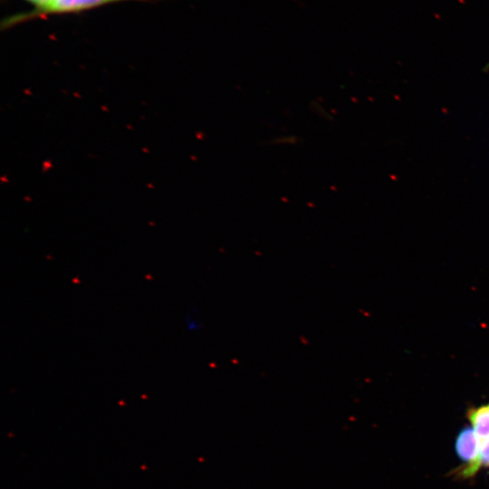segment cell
Instances as JSON below:
<instances>
[{
    "label": "cell",
    "mask_w": 489,
    "mask_h": 489,
    "mask_svg": "<svg viewBox=\"0 0 489 489\" xmlns=\"http://www.w3.org/2000/svg\"><path fill=\"white\" fill-rule=\"evenodd\" d=\"M153 2L156 0H49L41 8L29 12L18 13L5 18L1 23L2 29H7L19 24L49 15L78 14L103 5L125 2Z\"/></svg>",
    "instance_id": "1"
},
{
    "label": "cell",
    "mask_w": 489,
    "mask_h": 489,
    "mask_svg": "<svg viewBox=\"0 0 489 489\" xmlns=\"http://www.w3.org/2000/svg\"><path fill=\"white\" fill-rule=\"evenodd\" d=\"M482 442L472 427L461 429L455 441L457 457L464 463L457 475L462 478L474 476L479 471L478 460Z\"/></svg>",
    "instance_id": "2"
},
{
    "label": "cell",
    "mask_w": 489,
    "mask_h": 489,
    "mask_svg": "<svg viewBox=\"0 0 489 489\" xmlns=\"http://www.w3.org/2000/svg\"><path fill=\"white\" fill-rule=\"evenodd\" d=\"M466 417L483 443L489 437V402L477 408H469Z\"/></svg>",
    "instance_id": "3"
},
{
    "label": "cell",
    "mask_w": 489,
    "mask_h": 489,
    "mask_svg": "<svg viewBox=\"0 0 489 489\" xmlns=\"http://www.w3.org/2000/svg\"><path fill=\"white\" fill-rule=\"evenodd\" d=\"M184 323L187 331L190 333H197L202 329L201 320L195 310L189 311L185 315Z\"/></svg>",
    "instance_id": "4"
},
{
    "label": "cell",
    "mask_w": 489,
    "mask_h": 489,
    "mask_svg": "<svg viewBox=\"0 0 489 489\" xmlns=\"http://www.w3.org/2000/svg\"><path fill=\"white\" fill-rule=\"evenodd\" d=\"M478 465L479 469L481 467L489 468V437L482 443Z\"/></svg>",
    "instance_id": "5"
},
{
    "label": "cell",
    "mask_w": 489,
    "mask_h": 489,
    "mask_svg": "<svg viewBox=\"0 0 489 489\" xmlns=\"http://www.w3.org/2000/svg\"><path fill=\"white\" fill-rule=\"evenodd\" d=\"M298 142V138L293 135L279 136L273 139L274 145H293Z\"/></svg>",
    "instance_id": "6"
},
{
    "label": "cell",
    "mask_w": 489,
    "mask_h": 489,
    "mask_svg": "<svg viewBox=\"0 0 489 489\" xmlns=\"http://www.w3.org/2000/svg\"><path fill=\"white\" fill-rule=\"evenodd\" d=\"M24 1L33 5H34L33 9H37L46 5L49 0H24Z\"/></svg>",
    "instance_id": "7"
}]
</instances>
